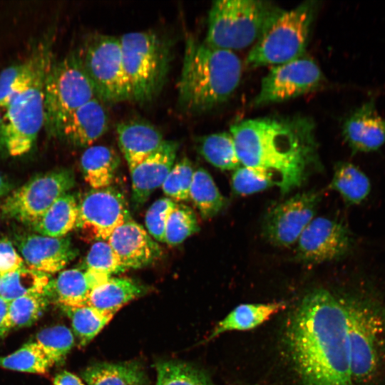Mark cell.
<instances>
[{
  "label": "cell",
  "instance_id": "cell-43",
  "mask_svg": "<svg viewBox=\"0 0 385 385\" xmlns=\"http://www.w3.org/2000/svg\"><path fill=\"white\" fill-rule=\"evenodd\" d=\"M24 262L7 238L0 240V276L24 267Z\"/></svg>",
  "mask_w": 385,
  "mask_h": 385
},
{
  "label": "cell",
  "instance_id": "cell-18",
  "mask_svg": "<svg viewBox=\"0 0 385 385\" xmlns=\"http://www.w3.org/2000/svg\"><path fill=\"white\" fill-rule=\"evenodd\" d=\"M18 248L29 268L48 274L62 270L78 254L66 236L29 235L20 239Z\"/></svg>",
  "mask_w": 385,
  "mask_h": 385
},
{
  "label": "cell",
  "instance_id": "cell-23",
  "mask_svg": "<svg viewBox=\"0 0 385 385\" xmlns=\"http://www.w3.org/2000/svg\"><path fill=\"white\" fill-rule=\"evenodd\" d=\"M110 277L87 270H64L53 280V296L61 307L85 306L92 289Z\"/></svg>",
  "mask_w": 385,
  "mask_h": 385
},
{
  "label": "cell",
  "instance_id": "cell-33",
  "mask_svg": "<svg viewBox=\"0 0 385 385\" xmlns=\"http://www.w3.org/2000/svg\"><path fill=\"white\" fill-rule=\"evenodd\" d=\"M61 308L70 318L73 331L81 346L89 344L115 314L88 305Z\"/></svg>",
  "mask_w": 385,
  "mask_h": 385
},
{
  "label": "cell",
  "instance_id": "cell-12",
  "mask_svg": "<svg viewBox=\"0 0 385 385\" xmlns=\"http://www.w3.org/2000/svg\"><path fill=\"white\" fill-rule=\"evenodd\" d=\"M324 80L318 64L302 56L270 69L262 79L252 104L261 106L296 98L316 90Z\"/></svg>",
  "mask_w": 385,
  "mask_h": 385
},
{
  "label": "cell",
  "instance_id": "cell-3",
  "mask_svg": "<svg viewBox=\"0 0 385 385\" xmlns=\"http://www.w3.org/2000/svg\"><path fill=\"white\" fill-rule=\"evenodd\" d=\"M242 68L233 51L188 37L178 88L180 108L197 113L225 102L239 86Z\"/></svg>",
  "mask_w": 385,
  "mask_h": 385
},
{
  "label": "cell",
  "instance_id": "cell-11",
  "mask_svg": "<svg viewBox=\"0 0 385 385\" xmlns=\"http://www.w3.org/2000/svg\"><path fill=\"white\" fill-rule=\"evenodd\" d=\"M68 168L39 173L13 191L1 206L2 214L31 227L52 204L75 185Z\"/></svg>",
  "mask_w": 385,
  "mask_h": 385
},
{
  "label": "cell",
  "instance_id": "cell-27",
  "mask_svg": "<svg viewBox=\"0 0 385 385\" xmlns=\"http://www.w3.org/2000/svg\"><path fill=\"white\" fill-rule=\"evenodd\" d=\"M87 385H145L147 377L137 361L101 362L88 366L82 373Z\"/></svg>",
  "mask_w": 385,
  "mask_h": 385
},
{
  "label": "cell",
  "instance_id": "cell-16",
  "mask_svg": "<svg viewBox=\"0 0 385 385\" xmlns=\"http://www.w3.org/2000/svg\"><path fill=\"white\" fill-rule=\"evenodd\" d=\"M107 242L125 270L143 268L162 255L158 242L131 218L117 227Z\"/></svg>",
  "mask_w": 385,
  "mask_h": 385
},
{
  "label": "cell",
  "instance_id": "cell-46",
  "mask_svg": "<svg viewBox=\"0 0 385 385\" xmlns=\"http://www.w3.org/2000/svg\"><path fill=\"white\" fill-rule=\"evenodd\" d=\"M11 185L9 181L0 173V197L9 192Z\"/></svg>",
  "mask_w": 385,
  "mask_h": 385
},
{
  "label": "cell",
  "instance_id": "cell-5",
  "mask_svg": "<svg viewBox=\"0 0 385 385\" xmlns=\"http://www.w3.org/2000/svg\"><path fill=\"white\" fill-rule=\"evenodd\" d=\"M282 11L261 0H220L212 2L204 42L220 49L239 50L255 44Z\"/></svg>",
  "mask_w": 385,
  "mask_h": 385
},
{
  "label": "cell",
  "instance_id": "cell-13",
  "mask_svg": "<svg viewBox=\"0 0 385 385\" xmlns=\"http://www.w3.org/2000/svg\"><path fill=\"white\" fill-rule=\"evenodd\" d=\"M126 200L108 186L91 189L78 201L76 229L92 239L107 241L113 231L130 219Z\"/></svg>",
  "mask_w": 385,
  "mask_h": 385
},
{
  "label": "cell",
  "instance_id": "cell-31",
  "mask_svg": "<svg viewBox=\"0 0 385 385\" xmlns=\"http://www.w3.org/2000/svg\"><path fill=\"white\" fill-rule=\"evenodd\" d=\"M197 148L200 155L209 163L220 170H235L242 165L230 133L205 135L200 139Z\"/></svg>",
  "mask_w": 385,
  "mask_h": 385
},
{
  "label": "cell",
  "instance_id": "cell-9",
  "mask_svg": "<svg viewBox=\"0 0 385 385\" xmlns=\"http://www.w3.org/2000/svg\"><path fill=\"white\" fill-rule=\"evenodd\" d=\"M78 53L96 98L107 103L132 100L119 36H93Z\"/></svg>",
  "mask_w": 385,
  "mask_h": 385
},
{
  "label": "cell",
  "instance_id": "cell-15",
  "mask_svg": "<svg viewBox=\"0 0 385 385\" xmlns=\"http://www.w3.org/2000/svg\"><path fill=\"white\" fill-rule=\"evenodd\" d=\"M297 257L304 262L321 263L337 260L349 251L352 238L341 222L314 217L297 240Z\"/></svg>",
  "mask_w": 385,
  "mask_h": 385
},
{
  "label": "cell",
  "instance_id": "cell-32",
  "mask_svg": "<svg viewBox=\"0 0 385 385\" xmlns=\"http://www.w3.org/2000/svg\"><path fill=\"white\" fill-rule=\"evenodd\" d=\"M190 200L203 219H210L224 208L226 200L210 174L204 168L195 170L190 190Z\"/></svg>",
  "mask_w": 385,
  "mask_h": 385
},
{
  "label": "cell",
  "instance_id": "cell-44",
  "mask_svg": "<svg viewBox=\"0 0 385 385\" xmlns=\"http://www.w3.org/2000/svg\"><path fill=\"white\" fill-rule=\"evenodd\" d=\"M53 384V385H85L76 375L67 371L56 374Z\"/></svg>",
  "mask_w": 385,
  "mask_h": 385
},
{
  "label": "cell",
  "instance_id": "cell-8",
  "mask_svg": "<svg viewBox=\"0 0 385 385\" xmlns=\"http://www.w3.org/2000/svg\"><path fill=\"white\" fill-rule=\"evenodd\" d=\"M44 125L55 135L63 121L74 111L96 98L78 51L53 63L43 87Z\"/></svg>",
  "mask_w": 385,
  "mask_h": 385
},
{
  "label": "cell",
  "instance_id": "cell-35",
  "mask_svg": "<svg viewBox=\"0 0 385 385\" xmlns=\"http://www.w3.org/2000/svg\"><path fill=\"white\" fill-rule=\"evenodd\" d=\"M55 364L36 342H28L6 356H0V367L21 372L43 374Z\"/></svg>",
  "mask_w": 385,
  "mask_h": 385
},
{
  "label": "cell",
  "instance_id": "cell-14",
  "mask_svg": "<svg viewBox=\"0 0 385 385\" xmlns=\"http://www.w3.org/2000/svg\"><path fill=\"white\" fill-rule=\"evenodd\" d=\"M322 193L309 190L298 193L274 206L266 214L262 225L265 238L272 245L289 247L314 218Z\"/></svg>",
  "mask_w": 385,
  "mask_h": 385
},
{
  "label": "cell",
  "instance_id": "cell-19",
  "mask_svg": "<svg viewBox=\"0 0 385 385\" xmlns=\"http://www.w3.org/2000/svg\"><path fill=\"white\" fill-rule=\"evenodd\" d=\"M178 144L165 142L152 154L130 170L132 200L138 207L143 205L151 194L161 187L175 164Z\"/></svg>",
  "mask_w": 385,
  "mask_h": 385
},
{
  "label": "cell",
  "instance_id": "cell-28",
  "mask_svg": "<svg viewBox=\"0 0 385 385\" xmlns=\"http://www.w3.org/2000/svg\"><path fill=\"white\" fill-rule=\"evenodd\" d=\"M50 274L29 267L0 276V297L7 302L30 294L53 295Z\"/></svg>",
  "mask_w": 385,
  "mask_h": 385
},
{
  "label": "cell",
  "instance_id": "cell-25",
  "mask_svg": "<svg viewBox=\"0 0 385 385\" xmlns=\"http://www.w3.org/2000/svg\"><path fill=\"white\" fill-rule=\"evenodd\" d=\"M145 289L130 278L111 277L91 292L87 305L116 313L124 305L142 296Z\"/></svg>",
  "mask_w": 385,
  "mask_h": 385
},
{
  "label": "cell",
  "instance_id": "cell-20",
  "mask_svg": "<svg viewBox=\"0 0 385 385\" xmlns=\"http://www.w3.org/2000/svg\"><path fill=\"white\" fill-rule=\"evenodd\" d=\"M108 123L102 102L94 98L71 113L63 121L56 136L73 145L86 147L107 131Z\"/></svg>",
  "mask_w": 385,
  "mask_h": 385
},
{
  "label": "cell",
  "instance_id": "cell-7",
  "mask_svg": "<svg viewBox=\"0 0 385 385\" xmlns=\"http://www.w3.org/2000/svg\"><path fill=\"white\" fill-rule=\"evenodd\" d=\"M317 7V1H307L282 10L251 48L247 66H277L302 56Z\"/></svg>",
  "mask_w": 385,
  "mask_h": 385
},
{
  "label": "cell",
  "instance_id": "cell-10",
  "mask_svg": "<svg viewBox=\"0 0 385 385\" xmlns=\"http://www.w3.org/2000/svg\"><path fill=\"white\" fill-rule=\"evenodd\" d=\"M51 66L43 70L6 107L0 127V145L11 156L29 153L44 125L43 87Z\"/></svg>",
  "mask_w": 385,
  "mask_h": 385
},
{
  "label": "cell",
  "instance_id": "cell-1",
  "mask_svg": "<svg viewBox=\"0 0 385 385\" xmlns=\"http://www.w3.org/2000/svg\"><path fill=\"white\" fill-rule=\"evenodd\" d=\"M285 342L302 385H354L342 298L321 288L307 294L288 319Z\"/></svg>",
  "mask_w": 385,
  "mask_h": 385
},
{
  "label": "cell",
  "instance_id": "cell-24",
  "mask_svg": "<svg viewBox=\"0 0 385 385\" xmlns=\"http://www.w3.org/2000/svg\"><path fill=\"white\" fill-rule=\"evenodd\" d=\"M285 307L284 302L240 304L216 324L208 340L227 332L253 329Z\"/></svg>",
  "mask_w": 385,
  "mask_h": 385
},
{
  "label": "cell",
  "instance_id": "cell-42",
  "mask_svg": "<svg viewBox=\"0 0 385 385\" xmlns=\"http://www.w3.org/2000/svg\"><path fill=\"white\" fill-rule=\"evenodd\" d=\"M175 204V201L164 197L155 200L148 209L145 224L149 235L156 241L165 242L166 223Z\"/></svg>",
  "mask_w": 385,
  "mask_h": 385
},
{
  "label": "cell",
  "instance_id": "cell-26",
  "mask_svg": "<svg viewBox=\"0 0 385 385\" xmlns=\"http://www.w3.org/2000/svg\"><path fill=\"white\" fill-rule=\"evenodd\" d=\"M119 164L118 155L105 145L90 146L81 157L83 178L93 189L110 186Z\"/></svg>",
  "mask_w": 385,
  "mask_h": 385
},
{
  "label": "cell",
  "instance_id": "cell-17",
  "mask_svg": "<svg viewBox=\"0 0 385 385\" xmlns=\"http://www.w3.org/2000/svg\"><path fill=\"white\" fill-rule=\"evenodd\" d=\"M342 133L354 154L376 151L385 144V118L379 114L374 98L346 116Z\"/></svg>",
  "mask_w": 385,
  "mask_h": 385
},
{
  "label": "cell",
  "instance_id": "cell-29",
  "mask_svg": "<svg viewBox=\"0 0 385 385\" xmlns=\"http://www.w3.org/2000/svg\"><path fill=\"white\" fill-rule=\"evenodd\" d=\"M78 215V201L68 192L57 199L32 227L43 236L66 237L76 227Z\"/></svg>",
  "mask_w": 385,
  "mask_h": 385
},
{
  "label": "cell",
  "instance_id": "cell-45",
  "mask_svg": "<svg viewBox=\"0 0 385 385\" xmlns=\"http://www.w3.org/2000/svg\"><path fill=\"white\" fill-rule=\"evenodd\" d=\"M9 308V302L0 297V340L6 337L5 322Z\"/></svg>",
  "mask_w": 385,
  "mask_h": 385
},
{
  "label": "cell",
  "instance_id": "cell-4",
  "mask_svg": "<svg viewBox=\"0 0 385 385\" xmlns=\"http://www.w3.org/2000/svg\"><path fill=\"white\" fill-rule=\"evenodd\" d=\"M342 299L352 380L371 385L385 369V308L366 292Z\"/></svg>",
  "mask_w": 385,
  "mask_h": 385
},
{
  "label": "cell",
  "instance_id": "cell-39",
  "mask_svg": "<svg viewBox=\"0 0 385 385\" xmlns=\"http://www.w3.org/2000/svg\"><path fill=\"white\" fill-rule=\"evenodd\" d=\"M274 185H278V180L274 173L248 166L239 167L231 179L233 192L241 196L259 192Z\"/></svg>",
  "mask_w": 385,
  "mask_h": 385
},
{
  "label": "cell",
  "instance_id": "cell-37",
  "mask_svg": "<svg viewBox=\"0 0 385 385\" xmlns=\"http://www.w3.org/2000/svg\"><path fill=\"white\" fill-rule=\"evenodd\" d=\"M46 356L58 364L63 362L74 345L72 332L64 325L45 328L38 332L35 341Z\"/></svg>",
  "mask_w": 385,
  "mask_h": 385
},
{
  "label": "cell",
  "instance_id": "cell-41",
  "mask_svg": "<svg viewBox=\"0 0 385 385\" xmlns=\"http://www.w3.org/2000/svg\"><path fill=\"white\" fill-rule=\"evenodd\" d=\"M84 265V270L109 277L125 270L109 243L105 240H98L93 244L85 258Z\"/></svg>",
  "mask_w": 385,
  "mask_h": 385
},
{
  "label": "cell",
  "instance_id": "cell-21",
  "mask_svg": "<svg viewBox=\"0 0 385 385\" xmlns=\"http://www.w3.org/2000/svg\"><path fill=\"white\" fill-rule=\"evenodd\" d=\"M51 46L41 43L25 61L10 66L0 73V107L5 108L29 87L38 74L52 65Z\"/></svg>",
  "mask_w": 385,
  "mask_h": 385
},
{
  "label": "cell",
  "instance_id": "cell-38",
  "mask_svg": "<svg viewBox=\"0 0 385 385\" xmlns=\"http://www.w3.org/2000/svg\"><path fill=\"white\" fill-rule=\"evenodd\" d=\"M199 229L193 210L185 204L176 202L168 218L165 242L171 246L178 245L198 232Z\"/></svg>",
  "mask_w": 385,
  "mask_h": 385
},
{
  "label": "cell",
  "instance_id": "cell-36",
  "mask_svg": "<svg viewBox=\"0 0 385 385\" xmlns=\"http://www.w3.org/2000/svg\"><path fill=\"white\" fill-rule=\"evenodd\" d=\"M155 369L156 385H213L206 372L187 362L160 361Z\"/></svg>",
  "mask_w": 385,
  "mask_h": 385
},
{
  "label": "cell",
  "instance_id": "cell-40",
  "mask_svg": "<svg viewBox=\"0 0 385 385\" xmlns=\"http://www.w3.org/2000/svg\"><path fill=\"white\" fill-rule=\"evenodd\" d=\"M194 172L192 164L187 158L175 163L161 186L167 197L176 202L190 200Z\"/></svg>",
  "mask_w": 385,
  "mask_h": 385
},
{
  "label": "cell",
  "instance_id": "cell-22",
  "mask_svg": "<svg viewBox=\"0 0 385 385\" xmlns=\"http://www.w3.org/2000/svg\"><path fill=\"white\" fill-rule=\"evenodd\" d=\"M116 133L129 170L155 152L165 140L160 131L143 120L120 123Z\"/></svg>",
  "mask_w": 385,
  "mask_h": 385
},
{
  "label": "cell",
  "instance_id": "cell-6",
  "mask_svg": "<svg viewBox=\"0 0 385 385\" xmlns=\"http://www.w3.org/2000/svg\"><path fill=\"white\" fill-rule=\"evenodd\" d=\"M119 39L132 100L151 101L165 83L171 61L170 43L153 31L129 32Z\"/></svg>",
  "mask_w": 385,
  "mask_h": 385
},
{
  "label": "cell",
  "instance_id": "cell-34",
  "mask_svg": "<svg viewBox=\"0 0 385 385\" xmlns=\"http://www.w3.org/2000/svg\"><path fill=\"white\" fill-rule=\"evenodd\" d=\"M49 302L46 294H30L9 302L5 322L6 336L16 329L29 327L36 322Z\"/></svg>",
  "mask_w": 385,
  "mask_h": 385
},
{
  "label": "cell",
  "instance_id": "cell-47",
  "mask_svg": "<svg viewBox=\"0 0 385 385\" xmlns=\"http://www.w3.org/2000/svg\"><path fill=\"white\" fill-rule=\"evenodd\" d=\"M1 122H2V115L0 113V127L1 125Z\"/></svg>",
  "mask_w": 385,
  "mask_h": 385
},
{
  "label": "cell",
  "instance_id": "cell-30",
  "mask_svg": "<svg viewBox=\"0 0 385 385\" xmlns=\"http://www.w3.org/2000/svg\"><path fill=\"white\" fill-rule=\"evenodd\" d=\"M330 188L337 191L347 205H358L369 195L370 180L355 165L338 162L334 170Z\"/></svg>",
  "mask_w": 385,
  "mask_h": 385
},
{
  "label": "cell",
  "instance_id": "cell-2",
  "mask_svg": "<svg viewBox=\"0 0 385 385\" xmlns=\"http://www.w3.org/2000/svg\"><path fill=\"white\" fill-rule=\"evenodd\" d=\"M230 133L241 165L277 175L283 194L300 186L319 165L314 125L307 117L244 120L232 125Z\"/></svg>",
  "mask_w": 385,
  "mask_h": 385
}]
</instances>
